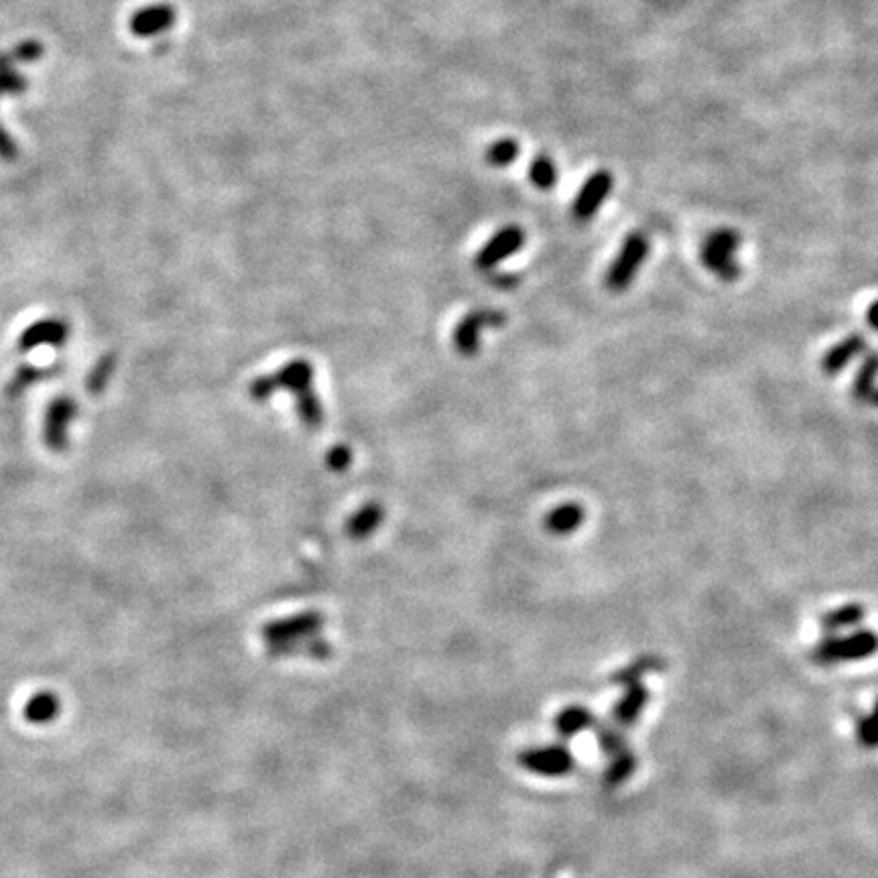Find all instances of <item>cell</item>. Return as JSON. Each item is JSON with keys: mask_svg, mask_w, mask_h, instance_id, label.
Listing matches in <instances>:
<instances>
[{"mask_svg": "<svg viewBox=\"0 0 878 878\" xmlns=\"http://www.w3.org/2000/svg\"><path fill=\"white\" fill-rule=\"evenodd\" d=\"M584 523V509L576 503L563 505L559 509H555L549 517H547V527L549 531L557 533V535H566L576 531L580 525Z\"/></svg>", "mask_w": 878, "mask_h": 878, "instance_id": "ac0fdd59", "label": "cell"}, {"mask_svg": "<svg viewBox=\"0 0 878 878\" xmlns=\"http://www.w3.org/2000/svg\"><path fill=\"white\" fill-rule=\"evenodd\" d=\"M878 653V635L870 629L856 631L846 637H828L811 651V659L818 665H838L862 661Z\"/></svg>", "mask_w": 878, "mask_h": 878, "instance_id": "6da1fadb", "label": "cell"}, {"mask_svg": "<svg viewBox=\"0 0 878 878\" xmlns=\"http://www.w3.org/2000/svg\"><path fill=\"white\" fill-rule=\"evenodd\" d=\"M612 183H614V177L610 171L600 169V171L592 173L576 196V202L572 206L574 218L580 222L592 220L596 216V212L600 210V206L608 200V196L612 192Z\"/></svg>", "mask_w": 878, "mask_h": 878, "instance_id": "8992f818", "label": "cell"}, {"mask_svg": "<svg viewBox=\"0 0 878 878\" xmlns=\"http://www.w3.org/2000/svg\"><path fill=\"white\" fill-rule=\"evenodd\" d=\"M596 738H598L600 752H602V755L610 757V759L616 757L618 752H622V750L629 748V746H626V740H624L622 728H618V726H608V724L598 726V728H596Z\"/></svg>", "mask_w": 878, "mask_h": 878, "instance_id": "7402d4cb", "label": "cell"}, {"mask_svg": "<svg viewBox=\"0 0 878 878\" xmlns=\"http://www.w3.org/2000/svg\"><path fill=\"white\" fill-rule=\"evenodd\" d=\"M866 352V340L860 334H852L848 338H844L840 344H836L832 350L826 352L824 360H822V368L826 374L834 376L838 374L842 368H846L858 354Z\"/></svg>", "mask_w": 878, "mask_h": 878, "instance_id": "30bf717a", "label": "cell"}, {"mask_svg": "<svg viewBox=\"0 0 878 878\" xmlns=\"http://www.w3.org/2000/svg\"><path fill=\"white\" fill-rule=\"evenodd\" d=\"M876 379H878V352H870L864 356V360L858 368V374H856V381H854L856 401L870 403V399L878 391Z\"/></svg>", "mask_w": 878, "mask_h": 878, "instance_id": "9a60e30c", "label": "cell"}, {"mask_svg": "<svg viewBox=\"0 0 878 878\" xmlns=\"http://www.w3.org/2000/svg\"><path fill=\"white\" fill-rule=\"evenodd\" d=\"M649 704V692L641 683L626 685V692L612 708V722L618 728H631L639 722L643 710Z\"/></svg>", "mask_w": 878, "mask_h": 878, "instance_id": "52a82bcc", "label": "cell"}, {"mask_svg": "<svg viewBox=\"0 0 878 878\" xmlns=\"http://www.w3.org/2000/svg\"><path fill=\"white\" fill-rule=\"evenodd\" d=\"M80 415V405L72 395L55 397L43 415V444L55 454L70 450V431Z\"/></svg>", "mask_w": 878, "mask_h": 878, "instance_id": "7a4b0ae2", "label": "cell"}, {"mask_svg": "<svg viewBox=\"0 0 878 878\" xmlns=\"http://www.w3.org/2000/svg\"><path fill=\"white\" fill-rule=\"evenodd\" d=\"M596 726L594 714L584 706H568L563 708L555 718V730L561 738H574L580 732Z\"/></svg>", "mask_w": 878, "mask_h": 878, "instance_id": "7c38bea8", "label": "cell"}, {"mask_svg": "<svg viewBox=\"0 0 878 878\" xmlns=\"http://www.w3.org/2000/svg\"><path fill=\"white\" fill-rule=\"evenodd\" d=\"M702 263L722 281H736L740 277V267L736 265L734 257L720 253V250H714L710 246L702 248Z\"/></svg>", "mask_w": 878, "mask_h": 878, "instance_id": "d6986e66", "label": "cell"}, {"mask_svg": "<svg viewBox=\"0 0 878 878\" xmlns=\"http://www.w3.org/2000/svg\"><path fill=\"white\" fill-rule=\"evenodd\" d=\"M175 23V11L169 5H155L143 9L131 21V29L137 37H151L167 31Z\"/></svg>", "mask_w": 878, "mask_h": 878, "instance_id": "9c48e42d", "label": "cell"}, {"mask_svg": "<svg viewBox=\"0 0 878 878\" xmlns=\"http://www.w3.org/2000/svg\"><path fill=\"white\" fill-rule=\"evenodd\" d=\"M649 253V240L643 232H633L622 242L620 253L606 273V287L610 291H624L643 267Z\"/></svg>", "mask_w": 878, "mask_h": 878, "instance_id": "3957f363", "label": "cell"}, {"mask_svg": "<svg viewBox=\"0 0 878 878\" xmlns=\"http://www.w3.org/2000/svg\"><path fill=\"white\" fill-rule=\"evenodd\" d=\"M704 246H710V248H714V250H720V253H726V255H732V257H734V253L740 248V236H738L736 230L720 228V230L712 232V234L706 238Z\"/></svg>", "mask_w": 878, "mask_h": 878, "instance_id": "d4e9b609", "label": "cell"}, {"mask_svg": "<svg viewBox=\"0 0 878 878\" xmlns=\"http://www.w3.org/2000/svg\"><path fill=\"white\" fill-rule=\"evenodd\" d=\"M57 368H41V366H33V364H23L21 368L15 370V374L11 376V381L7 383V397L11 399H19L23 397L31 387L39 385L41 381L49 379L53 376Z\"/></svg>", "mask_w": 878, "mask_h": 878, "instance_id": "4fadbf2b", "label": "cell"}, {"mask_svg": "<svg viewBox=\"0 0 878 878\" xmlns=\"http://www.w3.org/2000/svg\"><path fill=\"white\" fill-rule=\"evenodd\" d=\"M72 326L64 318H43L33 322L29 328L23 330L19 336L17 348L19 352L27 354L39 348H64L70 340Z\"/></svg>", "mask_w": 878, "mask_h": 878, "instance_id": "5b68a950", "label": "cell"}, {"mask_svg": "<svg viewBox=\"0 0 878 878\" xmlns=\"http://www.w3.org/2000/svg\"><path fill=\"white\" fill-rule=\"evenodd\" d=\"M659 669H663V661H661L659 657H655V655H643V657H639L635 663L626 665L624 669L616 671V673L610 677V681H612L614 685H633V683H641V679H643L647 673H651V671H659Z\"/></svg>", "mask_w": 878, "mask_h": 878, "instance_id": "2e32d148", "label": "cell"}, {"mask_svg": "<svg viewBox=\"0 0 878 878\" xmlns=\"http://www.w3.org/2000/svg\"><path fill=\"white\" fill-rule=\"evenodd\" d=\"M59 714L61 700L55 692H49V689H41V692L33 694L23 706V718L33 726H47L55 722Z\"/></svg>", "mask_w": 878, "mask_h": 878, "instance_id": "ba28073f", "label": "cell"}, {"mask_svg": "<svg viewBox=\"0 0 878 878\" xmlns=\"http://www.w3.org/2000/svg\"><path fill=\"white\" fill-rule=\"evenodd\" d=\"M856 738L858 744L868 750L878 748V700L874 702V708L864 718L858 720Z\"/></svg>", "mask_w": 878, "mask_h": 878, "instance_id": "cb8c5ba5", "label": "cell"}, {"mask_svg": "<svg viewBox=\"0 0 878 878\" xmlns=\"http://www.w3.org/2000/svg\"><path fill=\"white\" fill-rule=\"evenodd\" d=\"M521 153V147L515 139H500L492 143L486 151V161L492 167H509Z\"/></svg>", "mask_w": 878, "mask_h": 878, "instance_id": "603a6c76", "label": "cell"}, {"mask_svg": "<svg viewBox=\"0 0 878 878\" xmlns=\"http://www.w3.org/2000/svg\"><path fill=\"white\" fill-rule=\"evenodd\" d=\"M864 616H866L864 606L852 602V604L840 606V608H836V610H832V612H826V614L822 616V629H824L828 635H836V633H840V631L852 629V626L860 624V622L864 620Z\"/></svg>", "mask_w": 878, "mask_h": 878, "instance_id": "5bb4252c", "label": "cell"}, {"mask_svg": "<svg viewBox=\"0 0 878 878\" xmlns=\"http://www.w3.org/2000/svg\"><path fill=\"white\" fill-rule=\"evenodd\" d=\"M637 763L639 761L631 752V748L618 752L616 757L610 759V765L604 771V783L610 785V787H618L624 781H629L633 777V773L637 771Z\"/></svg>", "mask_w": 878, "mask_h": 878, "instance_id": "e0dca14e", "label": "cell"}, {"mask_svg": "<svg viewBox=\"0 0 878 878\" xmlns=\"http://www.w3.org/2000/svg\"><path fill=\"white\" fill-rule=\"evenodd\" d=\"M525 234L523 230H519L517 226H509L503 232H498L492 242L484 248V253L480 255V263L482 265H494L498 261H503L505 257L513 255L515 250H519L523 246Z\"/></svg>", "mask_w": 878, "mask_h": 878, "instance_id": "8fae6325", "label": "cell"}, {"mask_svg": "<svg viewBox=\"0 0 878 878\" xmlns=\"http://www.w3.org/2000/svg\"><path fill=\"white\" fill-rule=\"evenodd\" d=\"M519 765L539 777H563L574 769V755L563 744H547L523 750Z\"/></svg>", "mask_w": 878, "mask_h": 878, "instance_id": "277c9868", "label": "cell"}, {"mask_svg": "<svg viewBox=\"0 0 878 878\" xmlns=\"http://www.w3.org/2000/svg\"><path fill=\"white\" fill-rule=\"evenodd\" d=\"M529 177L531 183L539 187V190H551V187L557 183V167L547 155H537L531 161Z\"/></svg>", "mask_w": 878, "mask_h": 878, "instance_id": "44dd1931", "label": "cell"}, {"mask_svg": "<svg viewBox=\"0 0 878 878\" xmlns=\"http://www.w3.org/2000/svg\"><path fill=\"white\" fill-rule=\"evenodd\" d=\"M114 368H116V358L114 356H102L94 366H92V370H90V374H88V379H86V389H88V393L90 395H100L104 389H106V385L110 383V379H112V374H114Z\"/></svg>", "mask_w": 878, "mask_h": 878, "instance_id": "ffe728a7", "label": "cell"}, {"mask_svg": "<svg viewBox=\"0 0 878 878\" xmlns=\"http://www.w3.org/2000/svg\"><path fill=\"white\" fill-rule=\"evenodd\" d=\"M866 320H868V324H870V328L872 330H876L878 332V301H874L870 307H868V313H866Z\"/></svg>", "mask_w": 878, "mask_h": 878, "instance_id": "484cf974", "label": "cell"}]
</instances>
